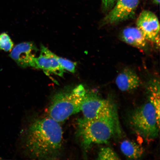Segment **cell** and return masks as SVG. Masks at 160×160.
Segmentation results:
<instances>
[{
    "label": "cell",
    "mask_w": 160,
    "mask_h": 160,
    "mask_svg": "<svg viewBox=\"0 0 160 160\" xmlns=\"http://www.w3.org/2000/svg\"><path fill=\"white\" fill-rule=\"evenodd\" d=\"M63 134L59 123L49 116L36 119L25 134L26 151L33 159H57L62 147Z\"/></svg>",
    "instance_id": "6da1fadb"
},
{
    "label": "cell",
    "mask_w": 160,
    "mask_h": 160,
    "mask_svg": "<svg viewBox=\"0 0 160 160\" xmlns=\"http://www.w3.org/2000/svg\"><path fill=\"white\" fill-rule=\"evenodd\" d=\"M121 133L117 114L91 119L83 117L78 121V136L86 149L96 144L107 143Z\"/></svg>",
    "instance_id": "7a4b0ae2"
},
{
    "label": "cell",
    "mask_w": 160,
    "mask_h": 160,
    "mask_svg": "<svg viewBox=\"0 0 160 160\" xmlns=\"http://www.w3.org/2000/svg\"><path fill=\"white\" fill-rule=\"evenodd\" d=\"M86 93L83 86L79 85L72 89L56 93L48 109L49 117L60 123L79 112Z\"/></svg>",
    "instance_id": "3957f363"
},
{
    "label": "cell",
    "mask_w": 160,
    "mask_h": 160,
    "mask_svg": "<svg viewBox=\"0 0 160 160\" xmlns=\"http://www.w3.org/2000/svg\"><path fill=\"white\" fill-rule=\"evenodd\" d=\"M129 122L133 131L146 141L155 139L158 135L160 123L155 108L149 101L132 112Z\"/></svg>",
    "instance_id": "277c9868"
},
{
    "label": "cell",
    "mask_w": 160,
    "mask_h": 160,
    "mask_svg": "<svg viewBox=\"0 0 160 160\" xmlns=\"http://www.w3.org/2000/svg\"><path fill=\"white\" fill-rule=\"evenodd\" d=\"M81 111L83 118L88 119L117 114L112 103L92 93H86L82 101Z\"/></svg>",
    "instance_id": "5b68a950"
},
{
    "label": "cell",
    "mask_w": 160,
    "mask_h": 160,
    "mask_svg": "<svg viewBox=\"0 0 160 160\" xmlns=\"http://www.w3.org/2000/svg\"><path fill=\"white\" fill-rule=\"evenodd\" d=\"M139 1V0H117L114 7L102 21L101 25L114 24L133 18Z\"/></svg>",
    "instance_id": "8992f818"
},
{
    "label": "cell",
    "mask_w": 160,
    "mask_h": 160,
    "mask_svg": "<svg viewBox=\"0 0 160 160\" xmlns=\"http://www.w3.org/2000/svg\"><path fill=\"white\" fill-rule=\"evenodd\" d=\"M137 28L148 41L153 42L160 35V24L158 18L155 14L148 10H144L138 17Z\"/></svg>",
    "instance_id": "52a82bcc"
},
{
    "label": "cell",
    "mask_w": 160,
    "mask_h": 160,
    "mask_svg": "<svg viewBox=\"0 0 160 160\" xmlns=\"http://www.w3.org/2000/svg\"><path fill=\"white\" fill-rule=\"evenodd\" d=\"M38 51L32 42H25L16 45L12 50L9 57L21 67H33Z\"/></svg>",
    "instance_id": "ba28073f"
},
{
    "label": "cell",
    "mask_w": 160,
    "mask_h": 160,
    "mask_svg": "<svg viewBox=\"0 0 160 160\" xmlns=\"http://www.w3.org/2000/svg\"><path fill=\"white\" fill-rule=\"evenodd\" d=\"M57 56L42 45L40 55L39 57L35 58L33 67L43 70L45 73H52L62 77L65 70L58 61Z\"/></svg>",
    "instance_id": "9c48e42d"
},
{
    "label": "cell",
    "mask_w": 160,
    "mask_h": 160,
    "mask_svg": "<svg viewBox=\"0 0 160 160\" xmlns=\"http://www.w3.org/2000/svg\"><path fill=\"white\" fill-rule=\"evenodd\" d=\"M115 83L120 91L129 92L138 88L141 84V81L133 70L126 68L117 76Z\"/></svg>",
    "instance_id": "30bf717a"
},
{
    "label": "cell",
    "mask_w": 160,
    "mask_h": 160,
    "mask_svg": "<svg viewBox=\"0 0 160 160\" xmlns=\"http://www.w3.org/2000/svg\"><path fill=\"white\" fill-rule=\"evenodd\" d=\"M120 37L122 41L137 48L143 51L148 49L147 40L137 27L126 28L122 31Z\"/></svg>",
    "instance_id": "8fae6325"
},
{
    "label": "cell",
    "mask_w": 160,
    "mask_h": 160,
    "mask_svg": "<svg viewBox=\"0 0 160 160\" xmlns=\"http://www.w3.org/2000/svg\"><path fill=\"white\" fill-rule=\"evenodd\" d=\"M120 149L125 157L129 159H138L144 152V149L142 146L129 140H125L122 142Z\"/></svg>",
    "instance_id": "7c38bea8"
},
{
    "label": "cell",
    "mask_w": 160,
    "mask_h": 160,
    "mask_svg": "<svg viewBox=\"0 0 160 160\" xmlns=\"http://www.w3.org/2000/svg\"><path fill=\"white\" fill-rule=\"evenodd\" d=\"M149 102L155 109L158 122L160 123V83L157 79L151 80L148 83Z\"/></svg>",
    "instance_id": "4fadbf2b"
},
{
    "label": "cell",
    "mask_w": 160,
    "mask_h": 160,
    "mask_svg": "<svg viewBox=\"0 0 160 160\" xmlns=\"http://www.w3.org/2000/svg\"><path fill=\"white\" fill-rule=\"evenodd\" d=\"M97 160H120L119 156L109 147H103L99 150Z\"/></svg>",
    "instance_id": "5bb4252c"
},
{
    "label": "cell",
    "mask_w": 160,
    "mask_h": 160,
    "mask_svg": "<svg viewBox=\"0 0 160 160\" xmlns=\"http://www.w3.org/2000/svg\"><path fill=\"white\" fill-rule=\"evenodd\" d=\"M13 45V42L7 33L0 34V50L5 52L11 51Z\"/></svg>",
    "instance_id": "9a60e30c"
},
{
    "label": "cell",
    "mask_w": 160,
    "mask_h": 160,
    "mask_svg": "<svg viewBox=\"0 0 160 160\" xmlns=\"http://www.w3.org/2000/svg\"><path fill=\"white\" fill-rule=\"evenodd\" d=\"M58 61L64 70L70 72L74 73L76 72L77 63L70 60L57 56Z\"/></svg>",
    "instance_id": "2e32d148"
},
{
    "label": "cell",
    "mask_w": 160,
    "mask_h": 160,
    "mask_svg": "<svg viewBox=\"0 0 160 160\" xmlns=\"http://www.w3.org/2000/svg\"><path fill=\"white\" fill-rule=\"evenodd\" d=\"M117 0H102V7L103 11L111 10L115 5Z\"/></svg>",
    "instance_id": "e0dca14e"
},
{
    "label": "cell",
    "mask_w": 160,
    "mask_h": 160,
    "mask_svg": "<svg viewBox=\"0 0 160 160\" xmlns=\"http://www.w3.org/2000/svg\"><path fill=\"white\" fill-rule=\"evenodd\" d=\"M154 2L156 4L158 5L159 3L160 0H153Z\"/></svg>",
    "instance_id": "ac0fdd59"
}]
</instances>
